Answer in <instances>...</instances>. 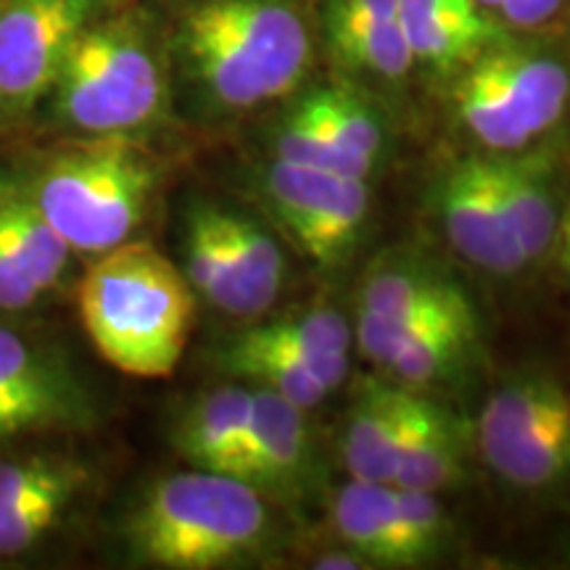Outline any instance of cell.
Listing matches in <instances>:
<instances>
[{
  "instance_id": "ac0fdd59",
  "label": "cell",
  "mask_w": 570,
  "mask_h": 570,
  "mask_svg": "<svg viewBox=\"0 0 570 570\" xmlns=\"http://www.w3.org/2000/svg\"><path fill=\"white\" fill-rule=\"evenodd\" d=\"M356 309L381 317H425L475 312V304L446 269L389 254L362 275Z\"/></svg>"
},
{
  "instance_id": "4316f807",
  "label": "cell",
  "mask_w": 570,
  "mask_h": 570,
  "mask_svg": "<svg viewBox=\"0 0 570 570\" xmlns=\"http://www.w3.org/2000/svg\"><path fill=\"white\" fill-rule=\"evenodd\" d=\"M219 365L238 377V381L248 383V386L273 391V394L288 399L291 404L306 412L320 407L331 396V391L302 362L275 352H265V348L248 346L235 336L219 348Z\"/></svg>"
},
{
  "instance_id": "8992f818",
  "label": "cell",
  "mask_w": 570,
  "mask_h": 570,
  "mask_svg": "<svg viewBox=\"0 0 570 570\" xmlns=\"http://www.w3.org/2000/svg\"><path fill=\"white\" fill-rule=\"evenodd\" d=\"M154 185L151 156L130 135H92L56 154L30 196L71 252L104 254L130 240Z\"/></svg>"
},
{
  "instance_id": "7c38bea8",
  "label": "cell",
  "mask_w": 570,
  "mask_h": 570,
  "mask_svg": "<svg viewBox=\"0 0 570 570\" xmlns=\"http://www.w3.org/2000/svg\"><path fill=\"white\" fill-rule=\"evenodd\" d=\"M90 415L85 389L63 362L0 327V441L85 425Z\"/></svg>"
},
{
  "instance_id": "d6986e66",
  "label": "cell",
  "mask_w": 570,
  "mask_h": 570,
  "mask_svg": "<svg viewBox=\"0 0 570 570\" xmlns=\"http://www.w3.org/2000/svg\"><path fill=\"white\" fill-rule=\"evenodd\" d=\"M491 169L510 223L531 267L552 256L560 202L554 194V161L541 148L518 154H489Z\"/></svg>"
},
{
  "instance_id": "2e32d148",
  "label": "cell",
  "mask_w": 570,
  "mask_h": 570,
  "mask_svg": "<svg viewBox=\"0 0 570 570\" xmlns=\"http://www.w3.org/2000/svg\"><path fill=\"white\" fill-rule=\"evenodd\" d=\"M415 396V389L399 386L391 377H365L356 386L341 441L352 479L391 483Z\"/></svg>"
},
{
  "instance_id": "1f68e13d",
  "label": "cell",
  "mask_w": 570,
  "mask_h": 570,
  "mask_svg": "<svg viewBox=\"0 0 570 570\" xmlns=\"http://www.w3.org/2000/svg\"><path fill=\"white\" fill-rule=\"evenodd\" d=\"M312 566L323 568V570H360V568H370V562L362 560L360 554L346 550V547H344V550H333V552L317 554Z\"/></svg>"
},
{
  "instance_id": "7a4b0ae2",
  "label": "cell",
  "mask_w": 570,
  "mask_h": 570,
  "mask_svg": "<svg viewBox=\"0 0 570 570\" xmlns=\"http://www.w3.org/2000/svg\"><path fill=\"white\" fill-rule=\"evenodd\" d=\"M80 317L98 354L132 377H167L180 365L196 291L159 248L142 240L98 254L80 285Z\"/></svg>"
},
{
  "instance_id": "ffe728a7",
  "label": "cell",
  "mask_w": 570,
  "mask_h": 570,
  "mask_svg": "<svg viewBox=\"0 0 570 570\" xmlns=\"http://www.w3.org/2000/svg\"><path fill=\"white\" fill-rule=\"evenodd\" d=\"M465 460L468 431L462 420L417 391L391 483L399 489L441 494L465 479Z\"/></svg>"
},
{
  "instance_id": "d4e9b609",
  "label": "cell",
  "mask_w": 570,
  "mask_h": 570,
  "mask_svg": "<svg viewBox=\"0 0 570 570\" xmlns=\"http://www.w3.org/2000/svg\"><path fill=\"white\" fill-rule=\"evenodd\" d=\"M479 317L449 320V323L431 327V331L412 338L383 367V373L399 386L415 391L446 381L470 360L475 344H479Z\"/></svg>"
},
{
  "instance_id": "4dcf8cb0",
  "label": "cell",
  "mask_w": 570,
  "mask_h": 570,
  "mask_svg": "<svg viewBox=\"0 0 570 570\" xmlns=\"http://www.w3.org/2000/svg\"><path fill=\"white\" fill-rule=\"evenodd\" d=\"M550 259L558 262L562 275H566V281L570 283V190L560 202L558 230H554V246Z\"/></svg>"
},
{
  "instance_id": "30bf717a",
  "label": "cell",
  "mask_w": 570,
  "mask_h": 570,
  "mask_svg": "<svg viewBox=\"0 0 570 570\" xmlns=\"http://www.w3.org/2000/svg\"><path fill=\"white\" fill-rule=\"evenodd\" d=\"M433 212L446 244L470 267L494 277H515L531 267L497 188L489 154L475 151L449 164L433 185Z\"/></svg>"
},
{
  "instance_id": "277c9868",
  "label": "cell",
  "mask_w": 570,
  "mask_h": 570,
  "mask_svg": "<svg viewBox=\"0 0 570 570\" xmlns=\"http://www.w3.org/2000/svg\"><path fill=\"white\" fill-rule=\"evenodd\" d=\"M441 88L475 151H529L570 114V46L560 32H508Z\"/></svg>"
},
{
  "instance_id": "9a60e30c",
  "label": "cell",
  "mask_w": 570,
  "mask_h": 570,
  "mask_svg": "<svg viewBox=\"0 0 570 570\" xmlns=\"http://www.w3.org/2000/svg\"><path fill=\"white\" fill-rule=\"evenodd\" d=\"M399 19L415 71L436 85H446L508 35L475 0H399Z\"/></svg>"
},
{
  "instance_id": "44dd1931",
  "label": "cell",
  "mask_w": 570,
  "mask_h": 570,
  "mask_svg": "<svg viewBox=\"0 0 570 570\" xmlns=\"http://www.w3.org/2000/svg\"><path fill=\"white\" fill-rule=\"evenodd\" d=\"M248 383H223L196 399L175 428V446L190 465L235 475L252 420Z\"/></svg>"
},
{
  "instance_id": "3957f363",
  "label": "cell",
  "mask_w": 570,
  "mask_h": 570,
  "mask_svg": "<svg viewBox=\"0 0 570 570\" xmlns=\"http://www.w3.org/2000/svg\"><path fill=\"white\" fill-rule=\"evenodd\" d=\"M273 510L252 483L212 470L156 481L125 520V541L142 566L219 570L256 560L273 541Z\"/></svg>"
},
{
  "instance_id": "f546056e",
  "label": "cell",
  "mask_w": 570,
  "mask_h": 570,
  "mask_svg": "<svg viewBox=\"0 0 570 570\" xmlns=\"http://www.w3.org/2000/svg\"><path fill=\"white\" fill-rule=\"evenodd\" d=\"M42 294L40 285L27 273L24 262L19 259L9 233L0 225V309L19 312L38 302Z\"/></svg>"
},
{
  "instance_id": "603a6c76",
  "label": "cell",
  "mask_w": 570,
  "mask_h": 570,
  "mask_svg": "<svg viewBox=\"0 0 570 570\" xmlns=\"http://www.w3.org/2000/svg\"><path fill=\"white\" fill-rule=\"evenodd\" d=\"M217 219L240 304H244V320L267 315L281 296L285 273H288L281 244L265 225L256 223L248 214L217 206Z\"/></svg>"
},
{
  "instance_id": "8fae6325",
  "label": "cell",
  "mask_w": 570,
  "mask_h": 570,
  "mask_svg": "<svg viewBox=\"0 0 570 570\" xmlns=\"http://www.w3.org/2000/svg\"><path fill=\"white\" fill-rule=\"evenodd\" d=\"M323 59L333 75L375 92L407 88L417 75L399 0H315Z\"/></svg>"
},
{
  "instance_id": "7402d4cb",
  "label": "cell",
  "mask_w": 570,
  "mask_h": 570,
  "mask_svg": "<svg viewBox=\"0 0 570 570\" xmlns=\"http://www.w3.org/2000/svg\"><path fill=\"white\" fill-rule=\"evenodd\" d=\"M331 525L341 544L370 568H402L391 483L352 479L338 487L331 497Z\"/></svg>"
},
{
  "instance_id": "f1b7e54d",
  "label": "cell",
  "mask_w": 570,
  "mask_h": 570,
  "mask_svg": "<svg viewBox=\"0 0 570 570\" xmlns=\"http://www.w3.org/2000/svg\"><path fill=\"white\" fill-rule=\"evenodd\" d=\"M508 32H558L570 0H475Z\"/></svg>"
},
{
  "instance_id": "83f0119b",
  "label": "cell",
  "mask_w": 570,
  "mask_h": 570,
  "mask_svg": "<svg viewBox=\"0 0 570 570\" xmlns=\"http://www.w3.org/2000/svg\"><path fill=\"white\" fill-rule=\"evenodd\" d=\"M394 499L402 568L423 566L439 558L449 541V515L441 508L439 494L394 487Z\"/></svg>"
},
{
  "instance_id": "e0dca14e",
  "label": "cell",
  "mask_w": 570,
  "mask_h": 570,
  "mask_svg": "<svg viewBox=\"0 0 570 570\" xmlns=\"http://www.w3.org/2000/svg\"><path fill=\"white\" fill-rule=\"evenodd\" d=\"M235 338L302 362L331 394L341 389L352 370L354 327L327 304L262 320L240 331Z\"/></svg>"
},
{
  "instance_id": "9c48e42d",
  "label": "cell",
  "mask_w": 570,
  "mask_h": 570,
  "mask_svg": "<svg viewBox=\"0 0 570 570\" xmlns=\"http://www.w3.org/2000/svg\"><path fill=\"white\" fill-rule=\"evenodd\" d=\"M106 0H0V111L40 101Z\"/></svg>"
},
{
  "instance_id": "52a82bcc",
  "label": "cell",
  "mask_w": 570,
  "mask_h": 570,
  "mask_svg": "<svg viewBox=\"0 0 570 570\" xmlns=\"http://www.w3.org/2000/svg\"><path fill=\"white\" fill-rule=\"evenodd\" d=\"M475 444L499 481L525 494L570 483V391L558 375L525 367L491 391Z\"/></svg>"
},
{
  "instance_id": "4fadbf2b",
  "label": "cell",
  "mask_w": 570,
  "mask_h": 570,
  "mask_svg": "<svg viewBox=\"0 0 570 570\" xmlns=\"http://www.w3.org/2000/svg\"><path fill=\"white\" fill-rule=\"evenodd\" d=\"M252 391V420L235 479L275 502H304L315 481V441L306 410L267 389Z\"/></svg>"
},
{
  "instance_id": "5b68a950",
  "label": "cell",
  "mask_w": 570,
  "mask_h": 570,
  "mask_svg": "<svg viewBox=\"0 0 570 570\" xmlns=\"http://www.w3.org/2000/svg\"><path fill=\"white\" fill-rule=\"evenodd\" d=\"M53 111L85 135H132L169 101L164 32L142 11L96 17L71 42L51 85Z\"/></svg>"
},
{
  "instance_id": "cb8c5ba5",
  "label": "cell",
  "mask_w": 570,
  "mask_h": 570,
  "mask_svg": "<svg viewBox=\"0 0 570 570\" xmlns=\"http://www.w3.org/2000/svg\"><path fill=\"white\" fill-rule=\"evenodd\" d=\"M185 277L204 302L227 317L244 320L238 285H235L230 259L219 230L217 206L198 204L185 223Z\"/></svg>"
},
{
  "instance_id": "ba28073f",
  "label": "cell",
  "mask_w": 570,
  "mask_h": 570,
  "mask_svg": "<svg viewBox=\"0 0 570 570\" xmlns=\"http://www.w3.org/2000/svg\"><path fill=\"white\" fill-rule=\"evenodd\" d=\"M259 188L277 230L317 269L352 259L373 209L367 180L273 159Z\"/></svg>"
},
{
  "instance_id": "5bb4252c",
  "label": "cell",
  "mask_w": 570,
  "mask_h": 570,
  "mask_svg": "<svg viewBox=\"0 0 570 570\" xmlns=\"http://www.w3.org/2000/svg\"><path fill=\"white\" fill-rule=\"evenodd\" d=\"M85 481L88 470L51 454L0 460V558L32 550L71 508Z\"/></svg>"
},
{
  "instance_id": "6da1fadb",
  "label": "cell",
  "mask_w": 570,
  "mask_h": 570,
  "mask_svg": "<svg viewBox=\"0 0 570 570\" xmlns=\"http://www.w3.org/2000/svg\"><path fill=\"white\" fill-rule=\"evenodd\" d=\"M164 48L206 117L277 109L323 61L315 0H180Z\"/></svg>"
},
{
  "instance_id": "484cf974",
  "label": "cell",
  "mask_w": 570,
  "mask_h": 570,
  "mask_svg": "<svg viewBox=\"0 0 570 570\" xmlns=\"http://www.w3.org/2000/svg\"><path fill=\"white\" fill-rule=\"evenodd\" d=\"M0 225L9 233L19 259L24 262L27 273L40 285L42 294L53 288L67 273L71 248L38 209L32 196L11 188L0 190Z\"/></svg>"
}]
</instances>
